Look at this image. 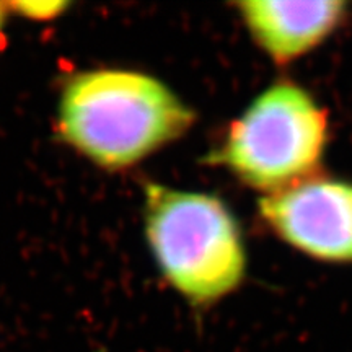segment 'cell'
<instances>
[{
    "label": "cell",
    "instance_id": "3",
    "mask_svg": "<svg viewBox=\"0 0 352 352\" xmlns=\"http://www.w3.org/2000/svg\"><path fill=\"white\" fill-rule=\"evenodd\" d=\"M327 142V111L305 88L277 82L228 126L209 164L267 196L311 178Z\"/></svg>",
    "mask_w": 352,
    "mask_h": 352
},
{
    "label": "cell",
    "instance_id": "1",
    "mask_svg": "<svg viewBox=\"0 0 352 352\" xmlns=\"http://www.w3.org/2000/svg\"><path fill=\"white\" fill-rule=\"evenodd\" d=\"M195 111L171 88L139 70L88 69L60 87L56 134L107 171L135 166L186 134Z\"/></svg>",
    "mask_w": 352,
    "mask_h": 352
},
{
    "label": "cell",
    "instance_id": "5",
    "mask_svg": "<svg viewBox=\"0 0 352 352\" xmlns=\"http://www.w3.org/2000/svg\"><path fill=\"white\" fill-rule=\"evenodd\" d=\"M236 8L258 46L276 64H289L315 50L340 26L347 3L246 0Z\"/></svg>",
    "mask_w": 352,
    "mask_h": 352
},
{
    "label": "cell",
    "instance_id": "4",
    "mask_svg": "<svg viewBox=\"0 0 352 352\" xmlns=\"http://www.w3.org/2000/svg\"><path fill=\"white\" fill-rule=\"evenodd\" d=\"M259 215L285 243L329 263H352V184L311 178L259 199Z\"/></svg>",
    "mask_w": 352,
    "mask_h": 352
},
{
    "label": "cell",
    "instance_id": "6",
    "mask_svg": "<svg viewBox=\"0 0 352 352\" xmlns=\"http://www.w3.org/2000/svg\"><path fill=\"white\" fill-rule=\"evenodd\" d=\"M10 13L34 21L54 20L67 12L69 2H7Z\"/></svg>",
    "mask_w": 352,
    "mask_h": 352
},
{
    "label": "cell",
    "instance_id": "2",
    "mask_svg": "<svg viewBox=\"0 0 352 352\" xmlns=\"http://www.w3.org/2000/svg\"><path fill=\"white\" fill-rule=\"evenodd\" d=\"M144 230L160 274L191 305L208 307L243 280V236L217 196L147 183Z\"/></svg>",
    "mask_w": 352,
    "mask_h": 352
},
{
    "label": "cell",
    "instance_id": "7",
    "mask_svg": "<svg viewBox=\"0 0 352 352\" xmlns=\"http://www.w3.org/2000/svg\"><path fill=\"white\" fill-rule=\"evenodd\" d=\"M10 15V10H8L7 2H0V50H2L3 43V30H6L7 19Z\"/></svg>",
    "mask_w": 352,
    "mask_h": 352
}]
</instances>
